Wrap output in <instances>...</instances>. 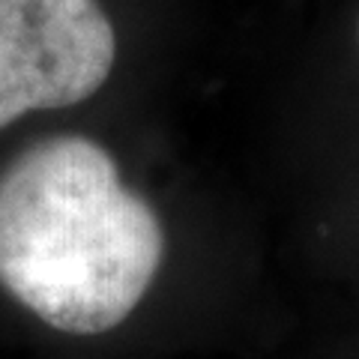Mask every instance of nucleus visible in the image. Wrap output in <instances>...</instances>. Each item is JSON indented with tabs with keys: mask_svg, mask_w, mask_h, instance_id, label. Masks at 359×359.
Masks as SVG:
<instances>
[{
	"mask_svg": "<svg viewBox=\"0 0 359 359\" xmlns=\"http://www.w3.org/2000/svg\"><path fill=\"white\" fill-rule=\"evenodd\" d=\"M162 222L102 144L54 135L0 171V287L48 327L114 330L150 290Z\"/></svg>",
	"mask_w": 359,
	"mask_h": 359,
	"instance_id": "1",
	"label": "nucleus"
},
{
	"mask_svg": "<svg viewBox=\"0 0 359 359\" xmlns=\"http://www.w3.org/2000/svg\"><path fill=\"white\" fill-rule=\"evenodd\" d=\"M114 54L99 0H0V129L27 111L90 99Z\"/></svg>",
	"mask_w": 359,
	"mask_h": 359,
	"instance_id": "2",
	"label": "nucleus"
}]
</instances>
